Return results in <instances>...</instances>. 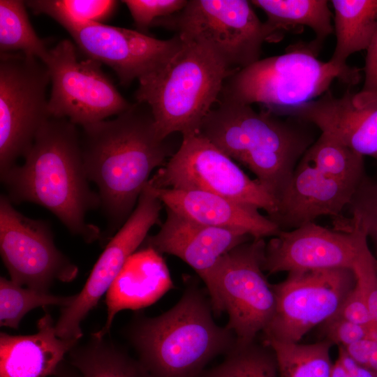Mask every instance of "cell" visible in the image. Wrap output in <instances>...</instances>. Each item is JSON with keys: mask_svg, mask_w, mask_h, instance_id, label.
I'll use <instances>...</instances> for the list:
<instances>
[{"mask_svg": "<svg viewBox=\"0 0 377 377\" xmlns=\"http://www.w3.org/2000/svg\"><path fill=\"white\" fill-rule=\"evenodd\" d=\"M302 157L324 174L355 187L367 176L363 156L323 133Z\"/></svg>", "mask_w": 377, "mask_h": 377, "instance_id": "29", "label": "cell"}, {"mask_svg": "<svg viewBox=\"0 0 377 377\" xmlns=\"http://www.w3.org/2000/svg\"><path fill=\"white\" fill-rule=\"evenodd\" d=\"M27 6L35 14L48 15L64 29L80 23L104 24L114 13L117 1L113 0H31Z\"/></svg>", "mask_w": 377, "mask_h": 377, "instance_id": "31", "label": "cell"}, {"mask_svg": "<svg viewBox=\"0 0 377 377\" xmlns=\"http://www.w3.org/2000/svg\"><path fill=\"white\" fill-rule=\"evenodd\" d=\"M158 232L147 237L146 246L178 257L192 267L206 284L223 256L253 237L237 230L209 226L168 208Z\"/></svg>", "mask_w": 377, "mask_h": 377, "instance_id": "18", "label": "cell"}, {"mask_svg": "<svg viewBox=\"0 0 377 377\" xmlns=\"http://www.w3.org/2000/svg\"><path fill=\"white\" fill-rule=\"evenodd\" d=\"M82 128L87 176L98 188L101 206L113 231L133 212L152 171L167 163L170 147L145 103L131 104L114 119Z\"/></svg>", "mask_w": 377, "mask_h": 377, "instance_id": "1", "label": "cell"}, {"mask_svg": "<svg viewBox=\"0 0 377 377\" xmlns=\"http://www.w3.org/2000/svg\"><path fill=\"white\" fill-rule=\"evenodd\" d=\"M330 377H349L346 370L338 359L332 364Z\"/></svg>", "mask_w": 377, "mask_h": 377, "instance_id": "40", "label": "cell"}, {"mask_svg": "<svg viewBox=\"0 0 377 377\" xmlns=\"http://www.w3.org/2000/svg\"><path fill=\"white\" fill-rule=\"evenodd\" d=\"M274 351L280 377H330L332 362L325 339L314 343H284L263 340Z\"/></svg>", "mask_w": 377, "mask_h": 377, "instance_id": "26", "label": "cell"}, {"mask_svg": "<svg viewBox=\"0 0 377 377\" xmlns=\"http://www.w3.org/2000/svg\"><path fill=\"white\" fill-rule=\"evenodd\" d=\"M26 5L21 0L0 1V52H22L44 63L50 49L32 27Z\"/></svg>", "mask_w": 377, "mask_h": 377, "instance_id": "27", "label": "cell"}, {"mask_svg": "<svg viewBox=\"0 0 377 377\" xmlns=\"http://www.w3.org/2000/svg\"><path fill=\"white\" fill-rule=\"evenodd\" d=\"M357 188L324 174L302 157L276 213L268 218L281 230L297 228L321 216L335 218L348 205Z\"/></svg>", "mask_w": 377, "mask_h": 377, "instance_id": "19", "label": "cell"}, {"mask_svg": "<svg viewBox=\"0 0 377 377\" xmlns=\"http://www.w3.org/2000/svg\"><path fill=\"white\" fill-rule=\"evenodd\" d=\"M337 43L330 59L347 65L348 57L368 48L377 30V0H332Z\"/></svg>", "mask_w": 377, "mask_h": 377, "instance_id": "24", "label": "cell"}, {"mask_svg": "<svg viewBox=\"0 0 377 377\" xmlns=\"http://www.w3.org/2000/svg\"><path fill=\"white\" fill-rule=\"evenodd\" d=\"M309 44L259 59L236 71L225 81L221 99L242 104L260 103L267 112L302 105L321 96L337 79L349 86L359 83L360 70L332 61H322Z\"/></svg>", "mask_w": 377, "mask_h": 377, "instance_id": "6", "label": "cell"}, {"mask_svg": "<svg viewBox=\"0 0 377 377\" xmlns=\"http://www.w3.org/2000/svg\"><path fill=\"white\" fill-rule=\"evenodd\" d=\"M351 217H335L334 229L344 231L355 227L370 237L376 246L375 266L377 269V180L366 176L354 193L348 205Z\"/></svg>", "mask_w": 377, "mask_h": 377, "instance_id": "32", "label": "cell"}, {"mask_svg": "<svg viewBox=\"0 0 377 377\" xmlns=\"http://www.w3.org/2000/svg\"><path fill=\"white\" fill-rule=\"evenodd\" d=\"M74 295L61 296L21 286L5 277L0 279V325L17 330L24 316L31 310L47 306H68Z\"/></svg>", "mask_w": 377, "mask_h": 377, "instance_id": "30", "label": "cell"}, {"mask_svg": "<svg viewBox=\"0 0 377 377\" xmlns=\"http://www.w3.org/2000/svg\"><path fill=\"white\" fill-rule=\"evenodd\" d=\"M47 66L22 52L0 54V176L31 147L51 118L46 91Z\"/></svg>", "mask_w": 377, "mask_h": 377, "instance_id": "10", "label": "cell"}, {"mask_svg": "<svg viewBox=\"0 0 377 377\" xmlns=\"http://www.w3.org/2000/svg\"><path fill=\"white\" fill-rule=\"evenodd\" d=\"M199 377H280L274 350L263 341H238L221 363L205 370Z\"/></svg>", "mask_w": 377, "mask_h": 377, "instance_id": "28", "label": "cell"}, {"mask_svg": "<svg viewBox=\"0 0 377 377\" xmlns=\"http://www.w3.org/2000/svg\"><path fill=\"white\" fill-rule=\"evenodd\" d=\"M44 64L50 77L51 117L83 127L117 116L131 105L103 72L102 64L79 59L74 43L68 39L50 49Z\"/></svg>", "mask_w": 377, "mask_h": 377, "instance_id": "11", "label": "cell"}, {"mask_svg": "<svg viewBox=\"0 0 377 377\" xmlns=\"http://www.w3.org/2000/svg\"><path fill=\"white\" fill-rule=\"evenodd\" d=\"M147 185L165 208L198 223L241 230L253 239L273 237L281 231L275 223L253 206L202 191Z\"/></svg>", "mask_w": 377, "mask_h": 377, "instance_id": "20", "label": "cell"}, {"mask_svg": "<svg viewBox=\"0 0 377 377\" xmlns=\"http://www.w3.org/2000/svg\"><path fill=\"white\" fill-rule=\"evenodd\" d=\"M136 27L145 33L158 19L181 11L186 5V0H125Z\"/></svg>", "mask_w": 377, "mask_h": 377, "instance_id": "33", "label": "cell"}, {"mask_svg": "<svg viewBox=\"0 0 377 377\" xmlns=\"http://www.w3.org/2000/svg\"><path fill=\"white\" fill-rule=\"evenodd\" d=\"M78 341L59 337L49 313L38 320L34 334L11 335L1 332L0 377L55 376L65 355Z\"/></svg>", "mask_w": 377, "mask_h": 377, "instance_id": "22", "label": "cell"}, {"mask_svg": "<svg viewBox=\"0 0 377 377\" xmlns=\"http://www.w3.org/2000/svg\"><path fill=\"white\" fill-rule=\"evenodd\" d=\"M71 365L81 377H152L138 360L103 338L91 336L68 353Z\"/></svg>", "mask_w": 377, "mask_h": 377, "instance_id": "25", "label": "cell"}, {"mask_svg": "<svg viewBox=\"0 0 377 377\" xmlns=\"http://www.w3.org/2000/svg\"><path fill=\"white\" fill-rule=\"evenodd\" d=\"M367 339L377 342V325L375 323H373L371 325L368 326Z\"/></svg>", "mask_w": 377, "mask_h": 377, "instance_id": "42", "label": "cell"}, {"mask_svg": "<svg viewBox=\"0 0 377 377\" xmlns=\"http://www.w3.org/2000/svg\"><path fill=\"white\" fill-rule=\"evenodd\" d=\"M346 370L349 377H377L369 369L354 360L342 346H338V358Z\"/></svg>", "mask_w": 377, "mask_h": 377, "instance_id": "39", "label": "cell"}, {"mask_svg": "<svg viewBox=\"0 0 377 377\" xmlns=\"http://www.w3.org/2000/svg\"><path fill=\"white\" fill-rule=\"evenodd\" d=\"M245 0H190L175 15L153 24L177 31L182 40L206 47L228 68H246L260 59L269 35Z\"/></svg>", "mask_w": 377, "mask_h": 377, "instance_id": "8", "label": "cell"}, {"mask_svg": "<svg viewBox=\"0 0 377 377\" xmlns=\"http://www.w3.org/2000/svg\"><path fill=\"white\" fill-rule=\"evenodd\" d=\"M265 244L264 239L253 238L229 251L205 284L214 316L226 312V326L242 343L255 341L275 311L272 285L262 267Z\"/></svg>", "mask_w": 377, "mask_h": 377, "instance_id": "7", "label": "cell"}, {"mask_svg": "<svg viewBox=\"0 0 377 377\" xmlns=\"http://www.w3.org/2000/svg\"><path fill=\"white\" fill-rule=\"evenodd\" d=\"M153 187L198 190L264 209L270 217L277 210L274 197L251 179L232 160L200 133L183 135L178 150L151 177Z\"/></svg>", "mask_w": 377, "mask_h": 377, "instance_id": "9", "label": "cell"}, {"mask_svg": "<svg viewBox=\"0 0 377 377\" xmlns=\"http://www.w3.org/2000/svg\"><path fill=\"white\" fill-rule=\"evenodd\" d=\"M302 122L220 99L198 133L250 170L279 202L297 165L315 142Z\"/></svg>", "mask_w": 377, "mask_h": 377, "instance_id": "4", "label": "cell"}, {"mask_svg": "<svg viewBox=\"0 0 377 377\" xmlns=\"http://www.w3.org/2000/svg\"><path fill=\"white\" fill-rule=\"evenodd\" d=\"M250 2L262 9L267 17L264 24L269 40H278V31L309 27L316 34L310 45L318 51V47L334 31L328 1L253 0Z\"/></svg>", "mask_w": 377, "mask_h": 377, "instance_id": "23", "label": "cell"}, {"mask_svg": "<svg viewBox=\"0 0 377 377\" xmlns=\"http://www.w3.org/2000/svg\"><path fill=\"white\" fill-rule=\"evenodd\" d=\"M366 239V235L355 227L342 232L307 223L272 237L265 244L262 267L269 274L353 269Z\"/></svg>", "mask_w": 377, "mask_h": 377, "instance_id": "16", "label": "cell"}, {"mask_svg": "<svg viewBox=\"0 0 377 377\" xmlns=\"http://www.w3.org/2000/svg\"><path fill=\"white\" fill-rule=\"evenodd\" d=\"M172 288L169 269L161 253L147 246L136 251L106 293L107 320L102 329L92 335L103 338L117 313L150 306Z\"/></svg>", "mask_w": 377, "mask_h": 377, "instance_id": "21", "label": "cell"}, {"mask_svg": "<svg viewBox=\"0 0 377 377\" xmlns=\"http://www.w3.org/2000/svg\"><path fill=\"white\" fill-rule=\"evenodd\" d=\"M65 29L87 58L110 67L124 86L157 70L182 45L178 35L159 40L140 31L105 24H74Z\"/></svg>", "mask_w": 377, "mask_h": 377, "instance_id": "15", "label": "cell"}, {"mask_svg": "<svg viewBox=\"0 0 377 377\" xmlns=\"http://www.w3.org/2000/svg\"><path fill=\"white\" fill-rule=\"evenodd\" d=\"M273 114L311 124L321 133L377 161V99L364 98L349 90L337 97L328 90L315 100Z\"/></svg>", "mask_w": 377, "mask_h": 377, "instance_id": "17", "label": "cell"}, {"mask_svg": "<svg viewBox=\"0 0 377 377\" xmlns=\"http://www.w3.org/2000/svg\"><path fill=\"white\" fill-rule=\"evenodd\" d=\"M54 377H81V375L77 371L75 372L73 370L60 367L59 371Z\"/></svg>", "mask_w": 377, "mask_h": 377, "instance_id": "41", "label": "cell"}, {"mask_svg": "<svg viewBox=\"0 0 377 377\" xmlns=\"http://www.w3.org/2000/svg\"><path fill=\"white\" fill-rule=\"evenodd\" d=\"M355 283L350 268L288 272L285 280L272 284L276 307L263 340L299 343L337 313Z\"/></svg>", "mask_w": 377, "mask_h": 377, "instance_id": "12", "label": "cell"}, {"mask_svg": "<svg viewBox=\"0 0 377 377\" xmlns=\"http://www.w3.org/2000/svg\"><path fill=\"white\" fill-rule=\"evenodd\" d=\"M353 270L366 300L373 321L377 325V269L367 239L362 242Z\"/></svg>", "mask_w": 377, "mask_h": 377, "instance_id": "34", "label": "cell"}, {"mask_svg": "<svg viewBox=\"0 0 377 377\" xmlns=\"http://www.w3.org/2000/svg\"><path fill=\"white\" fill-rule=\"evenodd\" d=\"M324 326L326 339L337 346L346 348L368 337V327L341 318L332 316Z\"/></svg>", "mask_w": 377, "mask_h": 377, "instance_id": "35", "label": "cell"}, {"mask_svg": "<svg viewBox=\"0 0 377 377\" xmlns=\"http://www.w3.org/2000/svg\"><path fill=\"white\" fill-rule=\"evenodd\" d=\"M0 253L10 279L21 286L48 291L54 281L71 282L78 274L47 223L19 212L6 195L0 197Z\"/></svg>", "mask_w": 377, "mask_h": 377, "instance_id": "13", "label": "cell"}, {"mask_svg": "<svg viewBox=\"0 0 377 377\" xmlns=\"http://www.w3.org/2000/svg\"><path fill=\"white\" fill-rule=\"evenodd\" d=\"M162 207L161 201L146 184L133 212L106 245L74 302L62 308L55 323L59 337L81 339L82 320L106 294L128 258L145 242L149 230L158 221Z\"/></svg>", "mask_w": 377, "mask_h": 377, "instance_id": "14", "label": "cell"}, {"mask_svg": "<svg viewBox=\"0 0 377 377\" xmlns=\"http://www.w3.org/2000/svg\"><path fill=\"white\" fill-rule=\"evenodd\" d=\"M235 71L204 45L182 40L162 66L139 80L135 98L149 108L164 138L176 132L198 133Z\"/></svg>", "mask_w": 377, "mask_h": 377, "instance_id": "5", "label": "cell"}, {"mask_svg": "<svg viewBox=\"0 0 377 377\" xmlns=\"http://www.w3.org/2000/svg\"><path fill=\"white\" fill-rule=\"evenodd\" d=\"M344 348L348 354L357 363L377 374L376 341L365 339Z\"/></svg>", "mask_w": 377, "mask_h": 377, "instance_id": "38", "label": "cell"}, {"mask_svg": "<svg viewBox=\"0 0 377 377\" xmlns=\"http://www.w3.org/2000/svg\"><path fill=\"white\" fill-rule=\"evenodd\" d=\"M24 158L22 165L1 176L10 202L43 206L72 234L87 243L97 240L100 229L87 223L85 216L101 206V200L89 184L76 125L66 119L50 118Z\"/></svg>", "mask_w": 377, "mask_h": 377, "instance_id": "2", "label": "cell"}, {"mask_svg": "<svg viewBox=\"0 0 377 377\" xmlns=\"http://www.w3.org/2000/svg\"><path fill=\"white\" fill-rule=\"evenodd\" d=\"M333 316L367 327L374 323L362 288L357 281Z\"/></svg>", "mask_w": 377, "mask_h": 377, "instance_id": "36", "label": "cell"}, {"mask_svg": "<svg viewBox=\"0 0 377 377\" xmlns=\"http://www.w3.org/2000/svg\"><path fill=\"white\" fill-rule=\"evenodd\" d=\"M214 316L209 298L193 283L168 311L136 317L128 337L152 377H199L212 360L225 355L237 342Z\"/></svg>", "mask_w": 377, "mask_h": 377, "instance_id": "3", "label": "cell"}, {"mask_svg": "<svg viewBox=\"0 0 377 377\" xmlns=\"http://www.w3.org/2000/svg\"><path fill=\"white\" fill-rule=\"evenodd\" d=\"M364 72V84L358 93L364 98L377 99V30L367 49Z\"/></svg>", "mask_w": 377, "mask_h": 377, "instance_id": "37", "label": "cell"}]
</instances>
